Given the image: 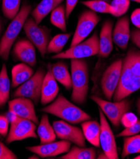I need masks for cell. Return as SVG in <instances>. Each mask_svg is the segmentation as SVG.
<instances>
[{
  "instance_id": "6da1fadb",
  "label": "cell",
  "mask_w": 140,
  "mask_h": 159,
  "mask_svg": "<svg viewBox=\"0 0 140 159\" xmlns=\"http://www.w3.org/2000/svg\"><path fill=\"white\" fill-rule=\"evenodd\" d=\"M139 89L140 50L131 48L122 60L119 83L112 99L121 101Z\"/></svg>"
},
{
  "instance_id": "7a4b0ae2",
  "label": "cell",
  "mask_w": 140,
  "mask_h": 159,
  "mask_svg": "<svg viewBox=\"0 0 140 159\" xmlns=\"http://www.w3.org/2000/svg\"><path fill=\"white\" fill-rule=\"evenodd\" d=\"M40 110L46 114L59 117L72 124L82 123L91 119L89 114L70 102L61 94H59L52 103L43 107Z\"/></svg>"
},
{
  "instance_id": "3957f363",
  "label": "cell",
  "mask_w": 140,
  "mask_h": 159,
  "mask_svg": "<svg viewBox=\"0 0 140 159\" xmlns=\"http://www.w3.org/2000/svg\"><path fill=\"white\" fill-rule=\"evenodd\" d=\"M72 82L71 100L76 104L82 105L87 101L88 93V66L85 59H71Z\"/></svg>"
},
{
  "instance_id": "277c9868",
  "label": "cell",
  "mask_w": 140,
  "mask_h": 159,
  "mask_svg": "<svg viewBox=\"0 0 140 159\" xmlns=\"http://www.w3.org/2000/svg\"><path fill=\"white\" fill-rule=\"evenodd\" d=\"M32 11V6L27 3L23 4L17 15L8 26L0 41V57L3 60L7 61L8 60L11 48Z\"/></svg>"
},
{
  "instance_id": "5b68a950",
  "label": "cell",
  "mask_w": 140,
  "mask_h": 159,
  "mask_svg": "<svg viewBox=\"0 0 140 159\" xmlns=\"http://www.w3.org/2000/svg\"><path fill=\"white\" fill-rule=\"evenodd\" d=\"M99 38L95 33L87 40L77 44L65 52L53 55L52 59H84L98 55Z\"/></svg>"
},
{
  "instance_id": "8992f818",
  "label": "cell",
  "mask_w": 140,
  "mask_h": 159,
  "mask_svg": "<svg viewBox=\"0 0 140 159\" xmlns=\"http://www.w3.org/2000/svg\"><path fill=\"white\" fill-rule=\"evenodd\" d=\"M90 98L99 107V108L102 111L104 115L116 128L120 125L123 115L129 112L131 108V102L127 98L114 102L105 100L97 95H92Z\"/></svg>"
},
{
  "instance_id": "52a82bcc",
  "label": "cell",
  "mask_w": 140,
  "mask_h": 159,
  "mask_svg": "<svg viewBox=\"0 0 140 159\" xmlns=\"http://www.w3.org/2000/svg\"><path fill=\"white\" fill-rule=\"evenodd\" d=\"M23 29L28 38L37 48L42 57H45L47 47L50 41L51 30L37 24L32 17H28Z\"/></svg>"
},
{
  "instance_id": "ba28073f",
  "label": "cell",
  "mask_w": 140,
  "mask_h": 159,
  "mask_svg": "<svg viewBox=\"0 0 140 159\" xmlns=\"http://www.w3.org/2000/svg\"><path fill=\"white\" fill-rule=\"evenodd\" d=\"M10 114L11 117H7L10 122V131L6 139L7 143L10 144L13 141L28 138H37V134L36 133L37 127L34 122L19 117L11 112Z\"/></svg>"
},
{
  "instance_id": "9c48e42d",
  "label": "cell",
  "mask_w": 140,
  "mask_h": 159,
  "mask_svg": "<svg viewBox=\"0 0 140 159\" xmlns=\"http://www.w3.org/2000/svg\"><path fill=\"white\" fill-rule=\"evenodd\" d=\"M45 74L46 72L43 68H39L28 80L15 90L13 97L27 98L37 104L40 100L42 83Z\"/></svg>"
},
{
  "instance_id": "30bf717a",
  "label": "cell",
  "mask_w": 140,
  "mask_h": 159,
  "mask_svg": "<svg viewBox=\"0 0 140 159\" xmlns=\"http://www.w3.org/2000/svg\"><path fill=\"white\" fill-rule=\"evenodd\" d=\"M97 13L91 10L83 11L79 16L70 47L84 41L100 20Z\"/></svg>"
},
{
  "instance_id": "8fae6325",
  "label": "cell",
  "mask_w": 140,
  "mask_h": 159,
  "mask_svg": "<svg viewBox=\"0 0 140 159\" xmlns=\"http://www.w3.org/2000/svg\"><path fill=\"white\" fill-rule=\"evenodd\" d=\"M122 60L119 59L114 61L108 66L102 75L101 79V88L105 98L111 101L114 94L119 84Z\"/></svg>"
},
{
  "instance_id": "7c38bea8",
  "label": "cell",
  "mask_w": 140,
  "mask_h": 159,
  "mask_svg": "<svg viewBox=\"0 0 140 159\" xmlns=\"http://www.w3.org/2000/svg\"><path fill=\"white\" fill-rule=\"evenodd\" d=\"M99 109L100 122V145L108 159H118L119 155L115 136L105 116L99 108Z\"/></svg>"
},
{
  "instance_id": "4fadbf2b",
  "label": "cell",
  "mask_w": 140,
  "mask_h": 159,
  "mask_svg": "<svg viewBox=\"0 0 140 159\" xmlns=\"http://www.w3.org/2000/svg\"><path fill=\"white\" fill-rule=\"evenodd\" d=\"M53 126L58 138L70 141L78 147H85V138L82 129L78 127L72 125L63 120L54 121Z\"/></svg>"
},
{
  "instance_id": "5bb4252c",
  "label": "cell",
  "mask_w": 140,
  "mask_h": 159,
  "mask_svg": "<svg viewBox=\"0 0 140 159\" xmlns=\"http://www.w3.org/2000/svg\"><path fill=\"white\" fill-rule=\"evenodd\" d=\"M9 112L19 117L30 120L36 124L39 119L36 113L34 102L25 97H17L8 102Z\"/></svg>"
},
{
  "instance_id": "9a60e30c",
  "label": "cell",
  "mask_w": 140,
  "mask_h": 159,
  "mask_svg": "<svg viewBox=\"0 0 140 159\" xmlns=\"http://www.w3.org/2000/svg\"><path fill=\"white\" fill-rule=\"evenodd\" d=\"M71 146L70 141L61 139L59 141H54L37 146L27 147L26 149L41 158H48L66 153L70 150Z\"/></svg>"
},
{
  "instance_id": "2e32d148",
  "label": "cell",
  "mask_w": 140,
  "mask_h": 159,
  "mask_svg": "<svg viewBox=\"0 0 140 159\" xmlns=\"http://www.w3.org/2000/svg\"><path fill=\"white\" fill-rule=\"evenodd\" d=\"M12 53L18 60L22 61L30 67L36 66L37 56L35 46L30 40L21 39L13 46Z\"/></svg>"
},
{
  "instance_id": "e0dca14e",
  "label": "cell",
  "mask_w": 140,
  "mask_h": 159,
  "mask_svg": "<svg viewBox=\"0 0 140 159\" xmlns=\"http://www.w3.org/2000/svg\"><path fill=\"white\" fill-rule=\"evenodd\" d=\"M129 19L127 15L121 17L116 22L112 32L113 43L120 49L126 50L130 39Z\"/></svg>"
},
{
  "instance_id": "ac0fdd59",
  "label": "cell",
  "mask_w": 140,
  "mask_h": 159,
  "mask_svg": "<svg viewBox=\"0 0 140 159\" xmlns=\"http://www.w3.org/2000/svg\"><path fill=\"white\" fill-rule=\"evenodd\" d=\"M59 88L51 70L48 66L42 83L40 103L42 105H46L52 103L57 97Z\"/></svg>"
},
{
  "instance_id": "d6986e66",
  "label": "cell",
  "mask_w": 140,
  "mask_h": 159,
  "mask_svg": "<svg viewBox=\"0 0 140 159\" xmlns=\"http://www.w3.org/2000/svg\"><path fill=\"white\" fill-rule=\"evenodd\" d=\"M113 22L107 20L104 22L100 33L99 37V53L102 58H107L113 50Z\"/></svg>"
},
{
  "instance_id": "ffe728a7",
  "label": "cell",
  "mask_w": 140,
  "mask_h": 159,
  "mask_svg": "<svg viewBox=\"0 0 140 159\" xmlns=\"http://www.w3.org/2000/svg\"><path fill=\"white\" fill-rule=\"evenodd\" d=\"M64 0H42L31 12L32 17L37 24L41 22L56 8L61 5Z\"/></svg>"
},
{
  "instance_id": "44dd1931",
  "label": "cell",
  "mask_w": 140,
  "mask_h": 159,
  "mask_svg": "<svg viewBox=\"0 0 140 159\" xmlns=\"http://www.w3.org/2000/svg\"><path fill=\"white\" fill-rule=\"evenodd\" d=\"M34 71L32 67L22 63L13 66L11 70V86L15 88L20 86L32 77Z\"/></svg>"
},
{
  "instance_id": "7402d4cb",
  "label": "cell",
  "mask_w": 140,
  "mask_h": 159,
  "mask_svg": "<svg viewBox=\"0 0 140 159\" xmlns=\"http://www.w3.org/2000/svg\"><path fill=\"white\" fill-rule=\"evenodd\" d=\"M82 129L83 131L85 139L97 148L100 145V124L97 120H88L82 123Z\"/></svg>"
},
{
  "instance_id": "603a6c76",
  "label": "cell",
  "mask_w": 140,
  "mask_h": 159,
  "mask_svg": "<svg viewBox=\"0 0 140 159\" xmlns=\"http://www.w3.org/2000/svg\"><path fill=\"white\" fill-rule=\"evenodd\" d=\"M49 66L57 82L61 84L67 90H70L72 88L71 77L66 63L59 61Z\"/></svg>"
},
{
  "instance_id": "cb8c5ba5",
  "label": "cell",
  "mask_w": 140,
  "mask_h": 159,
  "mask_svg": "<svg viewBox=\"0 0 140 159\" xmlns=\"http://www.w3.org/2000/svg\"><path fill=\"white\" fill-rule=\"evenodd\" d=\"M37 136L40 141V144L48 143L54 141L56 139L55 131L49 122L48 116L43 114L37 128Z\"/></svg>"
},
{
  "instance_id": "d4e9b609",
  "label": "cell",
  "mask_w": 140,
  "mask_h": 159,
  "mask_svg": "<svg viewBox=\"0 0 140 159\" xmlns=\"http://www.w3.org/2000/svg\"><path fill=\"white\" fill-rule=\"evenodd\" d=\"M97 152L93 148H85L77 145L73 146L65 155L61 156L60 159H95Z\"/></svg>"
},
{
  "instance_id": "484cf974",
  "label": "cell",
  "mask_w": 140,
  "mask_h": 159,
  "mask_svg": "<svg viewBox=\"0 0 140 159\" xmlns=\"http://www.w3.org/2000/svg\"><path fill=\"white\" fill-rule=\"evenodd\" d=\"M10 91V81L6 65L3 64L0 72V108L3 107L8 101Z\"/></svg>"
},
{
  "instance_id": "4316f807",
  "label": "cell",
  "mask_w": 140,
  "mask_h": 159,
  "mask_svg": "<svg viewBox=\"0 0 140 159\" xmlns=\"http://www.w3.org/2000/svg\"><path fill=\"white\" fill-rule=\"evenodd\" d=\"M71 33H65L55 36L51 40H50L48 47H47L46 53H54L55 55H57L61 53L71 36Z\"/></svg>"
},
{
  "instance_id": "83f0119b",
  "label": "cell",
  "mask_w": 140,
  "mask_h": 159,
  "mask_svg": "<svg viewBox=\"0 0 140 159\" xmlns=\"http://www.w3.org/2000/svg\"><path fill=\"white\" fill-rule=\"evenodd\" d=\"M136 153H140V135L124 138L121 158H124L129 155Z\"/></svg>"
},
{
  "instance_id": "f1b7e54d",
  "label": "cell",
  "mask_w": 140,
  "mask_h": 159,
  "mask_svg": "<svg viewBox=\"0 0 140 159\" xmlns=\"http://www.w3.org/2000/svg\"><path fill=\"white\" fill-rule=\"evenodd\" d=\"M66 20L65 5H60L51 12V23L63 32L67 30Z\"/></svg>"
},
{
  "instance_id": "f546056e",
  "label": "cell",
  "mask_w": 140,
  "mask_h": 159,
  "mask_svg": "<svg viewBox=\"0 0 140 159\" xmlns=\"http://www.w3.org/2000/svg\"><path fill=\"white\" fill-rule=\"evenodd\" d=\"M21 0H2V8L3 15L12 20L20 10Z\"/></svg>"
},
{
  "instance_id": "4dcf8cb0",
  "label": "cell",
  "mask_w": 140,
  "mask_h": 159,
  "mask_svg": "<svg viewBox=\"0 0 140 159\" xmlns=\"http://www.w3.org/2000/svg\"><path fill=\"white\" fill-rule=\"evenodd\" d=\"M82 3L96 13H111V5L102 0H88L82 2Z\"/></svg>"
},
{
  "instance_id": "1f68e13d",
  "label": "cell",
  "mask_w": 140,
  "mask_h": 159,
  "mask_svg": "<svg viewBox=\"0 0 140 159\" xmlns=\"http://www.w3.org/2000/svg\"><path fill=\"white\" fill-rule=\"evenodd\" d=\"M130 1L129 0H112L111 4V13L115 17H121L125 15L129 10Z\"/></svg>"
},
{
  "instance_id": "d6a6232c",
  "label": "cell",
  "mask_w": 140,
  "mask_h": 159,
  "mask_svg": "<svg viewBox=\"0 0 140 159\" xmlns=\"http://www.w3.org/2000/svg\"><path fill=\"white\" fill-rule=\"evenodd\" d=\"M140 133V120L138 119L137 122L133 125L129 127V128H125L121 133L116 135L117 138L121 137H127L132 136L138 134Z\"/></svg>"
},
{
  "instance_id": "836d02e7",
  "label": "cell",
  "mask_w": 140,
  "mask_h": 159,
  "mask_svg": "<svg viewBox=\"0 0 140 159\" xmlns=\"http://www.w3.org/2000/svg\"><path fill=\"white\" fill-rule=\"evenodd\" d=\"M138 120V117L132 112H128L124 114L121 120V124L124 128H129L135 124Z\"/></svg>"
},
{
  "instance_id": "e575fe53",
  "label": "cell",
  "mask_w": 140,
  "mask_h": 159,
  "mask_svg": "<svg viewBox=\"0 0 140 159\" xmlns=\"http://www.w3.org/2000/svg\"><path fill=\"white\" fill-rule=\"evenodd\" d=\"M18 158L11 150H10L2 141H0V159H17Z\"/></svg>"
},
{
  "instance_id": "d590c367",
  "label": "cell",
  "mask_w": 140,
  "mask_h": 159,
  "mask_svg": "<svg viewBox=\"0 0 140 159\" xmlns=\"http://www.w3.org/2000/svg\"><path fill=\"white\" fill-rule=\"evenodd\" d=\"M10 120L6 116L0 115V135L3 137L7 136L9 130Z\"/></svg>"
},
{
  "instance_id": "8d00e7d4",
  "label": "cell",
  "mask_w": 140,
  "mask_h": 159,
  "mask_svg": "<svg viewBox=\"0 0 140 159\" xmlns=\"http://www.w3.org/2000/svg\"><path fill=\"white\" fill-rule=\"evenodd\" d=\"M79 0H66V18L68 20Z\"/></svg>"
},
{
  "instance_id": "74e56055",
  "label": "cell",
  "mask_w": 140,
  "mask_h": 159,
  "mask_svg": "<svg viewBox=\"0 0 140 159\" xmlns=\"http://www.w3.org/2000/svg\"><path fill=\"white\" fill-rule=\"evenodd\" d=\"M130 39L132 43L140 50V29H133L130 33Z\"/></svg>"
},
{
  "instance_id": "f35d334b",
  "label": "cell",
  "mask_w": 140,
  "mask_h": 159,
  "mask_svg": "<svg viewBox=\"0 0 140 159\" xmlns=\"http://www.w3.org/2000/svg\"><path fill=\"white\" fill-rule=\"evenodd\" d=\"M131 22L137 28L140 29V8L134 10L131 15Z\"/></svg>"
},
{
  "instance_id": "ab89813d",
  "label": "cell",
  "mask_w": 140,
  "mask_h": 159,
  "mask_svg": "<svg viewBox=\"0 0 140 159\" xmlns=\"http://www.w3.org/2000/svg\"><path fill=\"white\" fill-rule=\"evenodd\" d=\"M97 158L98 159H108V157L107 156V155L103 152L102 153H100L97 157Z\"/></svg>"
},
{
  "instance_id": "60d3db41",
  "label": "cell",
  "mask_w": 140,
  "mask_h": 159,
  "mask_svg": "<svg viewBox=\"0 0 140 159\" xmlns=\"http://www.w3.org/2000/svg\"><path fill=\"white\" fill-rule=\"evenodd\" d=\"M39 157H39V155H37V154H35V153H34V155L29 157L28 158H29V159H34V158H35V159H39Z\"/></svg>"
},
{
  "instance_id": "b9f144b4",
  "label": "cell",
  "mask_w": 140,
  "mask_h": 159,
  "mask_svg": "<svg viewBox=\"0 0 140 159\" xmlns=\"http://www.w3.org/2000/svg\"><path fill=\"white\" fill-rule=\"evenodd\" d=\"M136 107H137V109L140 108V97L138 98V100L136 102Z\"/></svg>"
},
{
  "instance_id": "7bdbcfd3",
  "label": "cell",
  "mask_w": 140,
  "mask_h": 159,
  "mask_svg": "<svg viewBox=\"0 0 140 159\" xmlns=\"http://www.w3.org/2000/svg\"><path fill=\"white\" fill-rule=\"evenodd\" d=\"M129 1L136 2V3H140V0H129Z\"/></svg>"
},
{
  "instance_id": "ee69618b",
  "label": "cell",
  "mask_w": 140,
  "mask_h": 159,
  "mask_svg": "<svg viewBox=\"0 0 140 159\" xmlns=\"http://www.w3.org/2000/svg\"><path fill=\"white\" fill-rule=\"evenodd\" d=\"M134 158V159H140V155H139L135 157Z\"/></svg>"
},
{
  "instance_id": "f6af8a7d",
  "label": "cell",
  "mask_w": 140,
  "mask_h": 159,
  "mask_svg": "<svg viewBox=\"0 0 140 159\" xmlns=\"http://www.w3.org/2000/svg\"><path fill=\"white\" fill-rule=\"evenodd\" d=\"M2 32V24H1V20H0V34H1Z\"/></svg>"
},
{
  "instance_id": "bcb514c9",
  "label": "cell",
  "mask_w": 140,
  "mask_h": 159,
  "mask_svg": "<svg viewBox=\"0 0 140 159\" xmlns=\"http://www.w3.org/2000/svg\"><path fill=\"white\" fill-rule=\"evenodd\" d=\"M138 112L139 116H140V108H138Z\"/></svg>"
},
{
  "instance_id": "7dc6e473",
  "label": "cell",
  "mask_w": 140,
  "mask_h": 159,
  "mask_svg": "<svg viewBox=\"0 0 140 159\" xmlns=\"http://www.w3.org/2000/svg\"><path fill=\"white\" fill-rule=\"evenodd\" d=\"M0 139H1V135H0Z\"/></svg>"
}]
</instances>
